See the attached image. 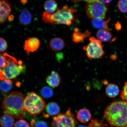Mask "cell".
Wrapping results in <instances>:
<instances>
[{
  "label": "cell",
  "mask_w": 127,
  "mask_h": 127,
  "mask_svg": "<svg viewBox=\"0 0 127 127\" xmlns=\"http://www.w3.org/2000/svg\"><path fill=\"white\" fill-rule=\"evenodd\" d=\"M104 117L111 127H127V103L114 100L106 107Z\"/></svg>",
  "instance_id": "obj_1"
},
{
  "label": "cell",
  "mask_w": 127,
  "mask_h": 127,
  "mask_svg": "<svg viewBox=\"0 0 127 127\" xmlns=\"http://www.w3.org/2000/svg\"><path fill=\"white\" fill-rule=\"evenodd\" d=\"M25 98L23 94L20 92L9 93L3 99L1 107L3 114L16 119L21 120L24 118L25 111L23 105Z\"/></svg>",
  "instance_id": "obj_2"
},
{
  "label": "cell",
  "mask_w": 127,
  "mask_h": 127,
  "mask_svg": "<svg viewBox=\"0 0 127 127\" xmlns=\"http://www.w3.org/2000/svg\"><path fill=\"white\" fill-rule=\"evenodd\" d=\"M76 10L73 8H68V6L66 5L62 9H57L56 12L53 14L44 12L42 20L47 23L60 24L70 26L74 19L73 13L75 12Z\"/></svg>",
  "instance_id": "obj_3"
},
{
  "label": "cell",
  "mask_w": 127,
  "mask_h": 127,
  "mask_svg": "<svg viewBox=\"0 0 127 127\" xmlns=\"http://www.w3.org/2000/svg\"><path fill=\"white\" fill-rule=\"evenodd\" d=\"M4 54L7 63L4 67L0 69V80L15 78L23 72L25 68L21 60L17 61L16 59L8 54Z\"/></svg>",
  "instance_id": "obj_4"
},
{
  "label": "cell",
  "mask_w": 127,
  "mask_h": 127,
  "mask_svg": "<svg viewBox=\"0 0 127 127\" xmlns=\"http://www.w3.org/2000/svg\"><path fill=\"white\" fill-rule=\"evenodd\" d=\"M46 106L45 101L42 97L33 92L27 95L24 100V109L33 116L42 113Z\"/></svg>",
  "instance_id": "obj_5"
},
{
  "label": "cell",
  "mask_w": 127,
  "mask_h": 127,
  "mask_svg": "<svg viewBox=\"0 0 127 127\" xmlns=\"http://www.w3.org/2000/svg\"><path fill=\"white\" fill-rule=\"evenodd\" d=\"M108 8L105 4L101 0H95L94 2L87 3L85 6L87 15L92 20L96 18L104 19Z\"/></svg>",
  "instance_id": "obj_6"
},
{
  "label": "cell",
  "mask_w": 127,
  "mask_h": 127,
  "mask_svg": "<svg viewBox=\"0 0 127 127\" xmlns=\"http://www.w3.org/2000/svg\"><path fill=\"white\" fill-rule=\"evenodd\" d=\"M89 40L90 42L88 45L83 47L87 58L90 60L102 58L104 54L102 42L94 36L90 37Z\"/></svg>",
  "instance_id": "obj_7"
},
{
  "label": "cell",
  "mask_w": 127,
  "mask_h": 127,
  "mask_svg": "<svg viewBox=\"0 0 127 127\" xmlns=\"http://www.w3.org/2000/svg\"><path fill=\"white\" fill-rule=\"evenodd\" d=\"M77 122L70 108L53 117L52 127H76Z\"/></svg>",
  "instance_id": "obj_8"
},
{
  "label": "cell",
  "mask_w": 127,
  "mask_h": 127,
  "mask_svg": "<svg viewBox=\"0 0 127 127\" xmlns=\"http://www.w3.org/2000/svg\"><path fill=\"white\" fill-rule=\"evenodd\" d=\"M11 11V6L8 1L0 0V24L5 23Z\"/></svg>",
  "instance_id": "obj_9"
},
{
  "label": "cell",
  "mask_w": 127,
  "mask_h": 127,
  "mask_svg": "<svg viewBox=\"0 0 127 127\" xmlns=\"http://www.w3.org/2000/svg\"><path fill=\"white\" fill-rule=\"evenodd\" d=\"M40 42L37 38L33 37L29 38L25 41L24 48L28 55L31 52H35L39 49Z\"/></svg>",
  "instance_id": "obj_10"
},
{
  "label": "cell",
  "mask_w": 127,
  "mask_h": 127,
  "mask_svg": "<svg viewBox=\"0 0 127 127\" xmlns=\"http://www.w3.org/2000/svg\"><path fill=\"white\" fill-rule=\"evenodd\" d=\"M47 83L53 88L58 87L61 82V78L59 74L56 71H52L46 79Z\"/></svg>",
  "instance_id": "obj_11"
},
{
  "label": "cell",
  "mask_w": 127,
  "mask_h": 127,
  "mask_svg": "<svg viewBox=\"0 0 127 127\" xmlns=\"http://www.w3.org/2000/svg\"><path fill=\"white\" fill-rule=\"evenodd\" d=\"M77 117L78 120L81 123H85L90 120L92 115L89 109L83 108L80 109L78 112Z\"/></svg>",
  "instance_id": "obj_12"
},
{
  "label": "cell",
  "mask_w": 127,
  "mask_h": 127,
  "mask_svg": "<svg viewBox=\"0 0 127 127\" xmlns=\"http://www.w3.org/2000/svg\"><path fill=\"white\" fill-rule=\"evenodd\" d=\"M65 44L63 40L60 38H55L50 41L49 46L54 51H59L64 48Z\"/></svg>",
  "instance_id": "obj_13"
},
{
  "label": "cell",
  "mask_w": 127,
  "mask_h": 127,
  "mask_svg": "<svg viewBox=\"0 0 127 127\" xmlns=\"http://www.w3.org/2000/svg\"><path fill=\"white\" fill-rule=\"evenodd\" d=\"M110 20V19H109L107 21H105L104 19L102 18H95L92 20V25L95 28L100 29L103 28L109 31L110 30L108 27V23Z\"/></svg>",
  "instance_id": "obj_14"
},
{
  "label": "cell",
  "mask_w": 127,
  "mask_h": 127,
  "mask_svg": "<svg viewBox=\"0 0 127 127\" xmlns=\"http://www.w3.org/2000/svg\"><path fill=\"white\" fill-rule=\"evenodd\" d=\"M32 20V15L30 12L27 9L22 10L19 17V20L21 24L27 25L31 23Z\"/></svg>",
  "instance_id": "obj_15"
},
{
  "label": "cell",
  "mask_w": 127,
  "mask_h": 127,
  "mask_svg": "<svg viewBox=\"0 0 127 127\" xmlns=\"http://www.w3.org/2000/svg\"><path fill=\"white\" fill-rule=\"evenodd\" d=\"M46 111L49 115H58L60 111V107L58 105L54 102L48 103L46 106Z\"/></svg>",
  "instance_id": "obj_16"
},
{
  "label": "cell",
  "mask_w": 127,
  "mask_h": 127,
  "mask_svg": "<svg viewBox=\"0 0 127 127\" xmlns=\"http://www.w3.org/2000/svg\"><path fill=\"white\" fill-rule=\"evenodd\" d=\"M98 39L101 42H109L112 38V34L109 31L104 29H100L96 33Z\"/></svg>",
  "instance_id": "obj_17"
},
{
  "label": "cell",
  "mask_w": 127,
  "mask_h": 127,
  "mask_svg": "<svg viewBox=\"0 0 127 127\" xmlns=\"http://www.w3.org/2000/svg\"><path fill=\"white\" fill-rule=\"evenodd\" d=\"M106 94L109 97L114 98L118 96L120 90L119 87L116 85L113 84L108 85L106 89Z\"/></svg>",
  "instance_id": "obj_18"
},
{
  "label": "cell",
  "mask_w": 127,
  "mask_h": 127,
  "mask_svg": "<svg viewBox=\"0 0 127 127\" xmlns=\"http://www.w3.org/2000/svg\"><path fill=\"white\" fill-rule=\"evenodd\" d=\"M90 33L88 31L82 33L79 31L78 29L76 28L73 34L72 39L73 41L76 43L82 42L85 38L90 35Z\"/></svg>",
  "instance_id": "obj_19"
},
{
  "label": "cell",
  "mask_w": 127,
  "mask_h": 127,
  "mask_svg": "<svg viewBox=\"0 0 127 127\" xmlns=\"http://www.w3.org/2000/svg\"><path fill=\"white\" fill-rule=\"evenodd\" d=\"M15 123L13 117L8 115H4L0 118V125L2 127H12Z\"/></svg>",
  "instance_id": "obj_20"
},
{
  "label": "cell",
  "mask_w": 127,
  "mask_h": 127,
  "mask_svg": "<svg viewBox=\"0 0 127 127\" xmlns=\"http://www.w3.org/2000/svg\"><path fill=\"white\" fill-rule=\"evenodd\" d=\"M58 4L53 0H50L45 1L44 4V8L46 12L52 14L57 9Z\"/></svg>",
  "instance_id": "obj_21"
},
{
  "label": "cell",
  "mask_w": 127,
  "mask_h": 127,
  "mask_svg": "<svg viewBox=\"0 0 127 127\" xmlns=\"http://www.w3.org/2000/svg\"><path fill=\"white\" fill-rule=\"evenodd\" d=\"M12 81L10 79H4L0 80V90L3 92L7 93L12 88Z\"/></svg>",
  "instance_id": "obj_22"
},
{
  "label": "cell",
  "mask_w": 127,
  "mask_h": 127,
  "mask_svg": "<svg viewBox=\"0 0 127 127\" xmlns=\"http://www.w3.org/2000/svg\"><path fill=\"white\" fill-rule=\"evenodd\" d=\"M41 95L45 98L51 97L53 94V90L51 88L48 86H45L43 88L41 91Z\"/></svg>",
  "instance_id": "obj_23"
},
{
  "label": "cell",
  "mask_w": 127,
  "mask_h": 127,
  "mask_svg": "<svg viewBox=\"0 0 127 127\" xmlns=\"http://www.w3.org/2000/svg\"><path fill=\"white\" fill-rule=\"evenodd\" d=\"M108 125L104 124L102 120L97 119L92 120L89 124V127H107Z\"/></svg>",
  "instance_id": "obj_24"
},
{
  "label": "cell",
  "mask_w": 127,
  "mask_h": 127,
  "mask_svg": "<svg viewBox=\"0 0 127 127\" xmlns=\"http://www.w3.org/2000/svg\"><path fill=\"white\" fill-rule=\"evenodd\" d=\"M118 9L121 12H127V0H121L119 1L118 3Z\"/></svg>",
  "instance_id": "obj_25"
},
{
  "label": "cell",
  "mask_w": 127,
  "mask_h": 127,
  "mask_svg": "<svg viewBox=\"0 0 127 127\" xmlns=\"http://www.w3.org/2000/svg\"><path fill=\"white\" fill-rule=\"evenodd\" d=\"M32 127H48L47 124L43 121H38L36 122L35 120H33L31 122Z\"/></svg>",
  "instance_id": "obj_26"
},
{
  "label": "cell",
  "mask_w": 127,
  "mask_h": 127,
  "mask_svg": "<svg viewBox=\"0 0 127 127\" xmlns=\"http://www.w3.org/2000/svg\"><path fill=\"white\" fill-rule=\"evenodd\" d=\"M120 96L123 101L127 103V82H125Z\"/></svg>",
  "instance_id": "obj_27"
},
{
  "label": "cell",
  "mask_w": 127,
  "mask_h": 127,
  "mask_svg": "<svg viewBox=\"0 0 127 127\" xmlns=\"http://www.w3.org/2000/svg\"><path fill=\"white\" fill-rule=\"evenodd\" d=\"M8 47L7 43L4 39L0 37V52L5 51Z\"/></svg>",
  "instance_id": "obj_28"
},
{
  "label": "cell",
  "mask_w": 127,
  "mask_h": 127,
  "mask_svg": "<svg viewBox=\"0 0 127 127\" xmlns=\"http://www.w3.org/2000/svg\"><path fill=\"white\" fill-rule=\"evenodd\" d=\"M15 127H30V126L25 120L21 119L15 123Z\"/></svg>",
  "instance_id": "obj_29"
},
{
  "label": "cell",
  "mask_w": 127,
  "mask_h": 127,
  "mask_svg": "<svg viewBox=\"0 0 127 127\" xmlns=\"http://www.w3.org/2000/svg\"><path fill=\"white\" fill-rule=\"evenodd\" d=\"M7 59L4 53H0V69H2L6 66L7 64Z\"/></svg>",
  "instance_id": "obj_30"
},
{
  "label": "cell",
  "mask_w": 127,
  "mask_h": 127,
  "mask_svg": "<svg viewBox=\"0 0 127 127\" xmlns=\"http://www.w3.org/2000/svg\"><path fill=\"white\" fill-rule=\"evenodd\" d=\"M56 57L58 61L63 59V54L62 53H58L56 54Z\"/></svg>",
  "instance_id": "obj_31"
},
{
  "label": "cell",
  "mask_w": 127,
  "mask_h": 127,
  "mask_svg": "<svg viewBox=\"0 0 127 127\" xmlns=\"http://www.w3.org/2000/svg\"><path fill=\"white\" fill-rule=\"evenodd\" d=\"M116 28L117 30H120L121 28V26L120 23H117L116 25Z\"/></svg>",
  "instance_id": "obj_32"
},
{
  "label": "cell",
  "mask_w": 127,
  "mask_h": 127,
  "mask_svg": "<svg viewBox=\"0 0 127 127\" xmlns=\"http://www.w3.org/2000/svg\"><path fill=\"white\" fill-rule=\"evenodd\" d=\"M102 2L105 4L108 3L112 1V0H101Z\"/></svg>",
  "instance_id": "obj_33"
},
{
  "label": "cell",
  "mask_w": 127,
  "mask_h": 127,
  "mask_svg": "<svg viewBox=\"0 0 127 127\" xmlns=\"http://www.w3.org/2000/svg\"><path fill=\"white\" fill-rule=\"evenodd\" d=\"M78 127H86V126H83V125H80V126H79Z\"/></svg>",
  "instance_id": "obj_34"
}]
</instances>
